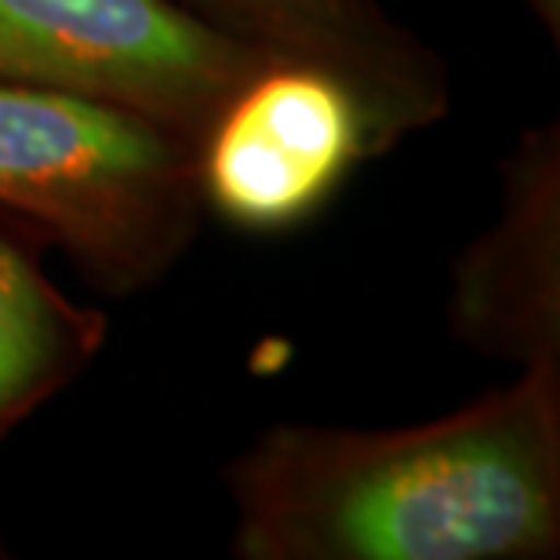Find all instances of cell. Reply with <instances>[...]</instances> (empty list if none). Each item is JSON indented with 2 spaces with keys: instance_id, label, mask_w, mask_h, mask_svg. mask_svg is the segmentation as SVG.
<instances>
[{
  "instance_id": "cell-4",
  "label": "cell",
  "mask_w": 560,
  "mask_h": 560,
  "mask_svg": "<svg viewBox=\"0 0 560 560\" xmlns=\"http://www.w3.org/2000/svg\"><path fill=\"white\" fill-rule=\"evenodd\" d=\"M375 156L357 98L331 73L270 59L233 92L197 142L205 208L248 233L310 222Z\"/></svg>"
},
{
  "instance_id": "cell-6",
  "label": "cell",
  "mask_w": 560,
  "mask_h": 560,
  "mask_svg": "<svg viewBox=\"0 0 560 560\" xmlns=\"http://www.w3.org/2000/svg\"><path fill=\"white\" fill-rule=\"evenodd\" d=\"M244 44L331 73L357 98L375 153L447 114V70L378 0H175Z\"/></svg>"
},
{
  "instance_id": "cell-3",
  "label": "cell",
  "mask_w": 560,
  "mask_h": 560,
  "mask_svg": "<svg viewBox=\"0 0 560 560\" xmlns=\"http://www.w3.org/2000/svg\"><path fill=\"white\" fill-rule=\"evenodd\" d=\"M270 59L175 0H0V77L109 98L194 145Z\"/></svg>"
},
{
  "instance_id": "cell-7",
  "label": "cell",
  "mask_w": 560,
  "mask_h": 560,
  "mask_svg": "<svg viewBox=\"0 0 560 560\" xmlns=\"http://www.w3.org/2000/svg\"><path fill=\"white\" fill-rule=\"evenodd\" d=\"M48 241L0 211V436L62 394L103 353L109 320L44 270Z\"/></svg>"
},
{
  "instance_id": "cell-9",
  "label": "cell",
  "mask_w": 560,
  "mask_h": 560,
  "mask_svg": "<svg viewBox=\"0 0 560 560\" xmlns=\"http://www.w3.org/2000/svg\"><path fill=\"white\" fill-rule=\"evenodd\" d=\"M0 557H8V546H4V539H0Z\"/></svg>"
},
{
  "instance_id": "cell-1",
  "label": "cell",
  "mask_w": 560,
  "mask_h": 560,
  "mask_svg": "<svg viewBox=\"0 0 560 560\" xmlns=\"http://www.w3.org/2000/svg\"><path fill=\"white\" fill-rule=\"evenodd\" d=\"M244 560H550L560 368L419 425H273L226 466Z\"/></svg>"
},
{
  "instance_id": "cell-5",
  "label": "cell",
  "mask_w": 560,
  "mask_h": 560,
  "mask_svg": "<svg viewBox=\"0 0 560 560\" xmlns=\"http://www.w3.org/2000/svg\"><path fill=\"white\" fill-rule=\"evenodd\" d=\"M447 320L469 350L560 368V131H528L502 161V211L455 259Z\"/></svg>"
},
{
  "instance_id": "cell-2",
  "label": "cell",
  "mask_w": 560,
  "mask_h": 560,
  "mask_svg": "<svg viewBox=\"0 0 560 560\" xmlns=\"http://www.w3.org/2000/svg\"><path fill=\"white\" fill-rule=\"evenodd\" d=\"M0 211L95 288L136 295L200 233L197 145L109 98L0 77Z\"/></svg>"
},
{
  "instance_id": "cell-8",
  "label": "cell",
  "mask_w": 560,
  "mask_h": 560,
  "mask_svg": "<svg viewBox=\"0 0 560 560\" xmlns=\"http://www.w3.org/2000/svg\"><path fill=\"white\" fill-rule=\"evenodd\" d=\"M524 4L535 11V19H539L546 33L557 40L560 37V0H524Z\"/></svg>"
}]
</instances>
